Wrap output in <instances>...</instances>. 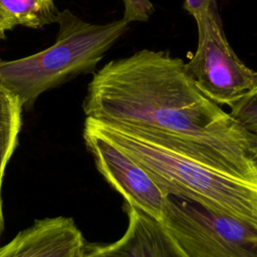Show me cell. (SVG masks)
I'll list each match as a JSON object with an SVG mask.
<instances>
[{"label": "cell", "mask_w": 257, "mask_h": 257, "mask_svg": "<svg viewBox=\"0 0 257 257\" xmlns=\"http://www.w3.org/2000/svg\"><path fill=\"white\" fill-rule=\"evenodd\" d=\"M1 192H2V182H0V237L1 233L3 231L4 227V219H3V211H2V197H1Z\"/></svg>", "instance_id": "9a60e30c"}, {"label": "cell", "mask_w": 257, "mask_h": 257, "mask_svg": "<svg viewBox=\"0 0 257 257\" xmlns=\"http://www.w3.org/2000/svg\"><path fill=\"white\" fill-rule=\"evenodd\" d=\"M186 257H257V226L191 199L166 196L161 220Z\"/></svg>", "instance_id": "277c9868"}, {"label": "cell", "mask_w": 257, "mask_h": 257, "mask_svg": "<svg viewBox=\"0 0 257 257\" xmlns=\"http://www.w3.org/2000/svg\"><path fill=\"white\" fill-rule=\"evenodd\" d=\"M198 29L197 49L185 63L196 86L217 104L230 107L257 90V70L235 54L224 33L218 4L194 16Z\"/></svg>", "instance_id": "5b68a950"}, {"label": "cell", "mask_w": 257, "mask_h": 257, "mask_svg": "<svg viewBox=\"0 0 257 257\" xmlns=\"http://www.w3.org/2000/svg\"><path fill=\"white\" fill-rule=\"evenodd\" d=\"M253 93H257V90H256V91H255V92H253ZM251 94H252V93H251Z\"/></svg>", "instance_id": "e0dca14e"}, {"label": "cell", "mask_w": 257, "mask_h": 257, "mask_svg": "<svg viewBox=\"0 0 257 257\" xmlns=\"http://www.w3.org/2000/svg\"><path fill=\"white\" fill-rule=\"evenodd\" d=\"M253 160H254L255 166H256V168H257V151H256V153H255V155H254V158H253Z\"/></svg>", "instance_id": "2e32d148"}, {"label": "cell", "mask_w": 257, "mask_h": 257, "mask_svg": "<svg viewBox=\"0 0 257 257\" xmlns=\"http://www.w3.org/2000/svg\"><path fill=\"white\" fill-rule=\"evenodd\" d=\"M86 117L257 186V136L209 99L169 51L142 49L96 71Z\"/></svg>", "instance_id": "6da1fadb"}, {"label": "cell", "mask_w": 257, "mask_h": 257, "mask_svg": "<svg viewBox=\"0 0 257 257\" xmlns=\"http://www.w3.org/2000/svg\"><path fill=\"white\" fill-rule=\"evenodd\" d=\"M83 139L99 173L125 199L126 204L161 221L166 196L149 174L118 145L101 134L87 117Z\"/></svg>", "instance_id": "8992f818"}, {"label": "cell", "mask_w": 257, "mask_h": 257, "mask_svg": "<svg viewBox=\"0 0 257 257\" xmlns=\"http://www.w3.org/2000/svg\"><path fill=\"white\" fill-rule=\"evenodd\" d=\"M217 2L218 0H185L184 9L194 17L199 12L208 9L211 5L217 4Z\"/></svg>", "instance_id": "4fadbf2b"}, {"label": "cell", "mask_w": 257, "mask_h": 257, "mask_svg": "<svg viewBox=\"0 0 257 257\" xmlns=\"http://www.w3.org/2000/svg\"><path fill=\"white\" fill-rule=\"evenodd\" d=\"M13 24L10 22V20L4 15V13L0 10V39L4 37V33L6 30L11 29Z\"/></svg>", "instance_id": "5bb4252c"}, {"label": "cell", "mask_w": 257, "mask_h": 257, "mask_svg": "<svg viewBox=\"0 0 257 257\" xmlns=\"http://www.w3.org/2000/svg\"><path fill=\"white\" fill-rule=\"evenodd\" d=\"M91 120L149 174L165 196L191 199L257 226V186L130 133Z\"/></svg>", "instance_id": "7a4b0ae2"}, {"label": "cell", "mask_w": 257, "mask_h": 257, "mask_svg": "<svg viewBox=\"0 0 257 257\" xmlns=\"http://www.w3.org/2000/svg\"><path fill=\"white\" fill-rule=\"evenodd\" d=\"M84 239L71 218L37 220L0 247V257H81Z\"/></svg>", "instance_id": "52a82bcc"}, {"label": "cell", "mask_w": 257, "mask_h": 257, "mask_svg": "<svg viewBox=\"0 0 257 257\" xmlns=\"http://www.w3.org/2000/svg\"><path fill=\"white\" fill-rule=\"evenodd\" d=\"M230 115L246 131L257 136V93L248 94L231 106Z\"/></svg>", "instance_id": "8fae6325"}, {"label": "cell", "mask_w": 257, "mask_h": 257, "mask_svg": "<svg viewBox=\"0 0 257 257\" xmlns=\"http://www.w3.org/2000/svg\"><path fill=\"white\" fill-rule=\"evenodd\" d=\"M22 108L18 97L0 81V182L17 144Z\"/></svg>", "instance_id": "9c48e42d"}, {"label": "cell", "mask_w": 257, "mask_h": 257, "mask_svg": "<svg viewBox=\"0 0 257 257\" xmlns=\"http://www.w3.org/2000/svg\"><path fill=\"white\" fill-rule=\"evenodd\" d=\"M0 10L13 26L31 28L57 22L60 13L54 0H0Z\"/></svg>", "instance_id": "30bf717a"}, {"label": "cell", "mask_w": 257, "mask_h": 257, "mask_svg": "<svg viewBox=\"0 0 257 257\" xmlns=\"http://www.w3.org/2000/svg\"><path fill=\"white\" fill-rule=\"evenodd\" d=\"M57 23L56 40L48 48L23 58L0 60V81L23 107L44 91L93 70L130 25L122 18L104 24L86 22L67 9L60 11Z\"/></svg>", "instance_id": "3957f363"}, {"label": "cell", "mask_w": 257, "mask_h": 257, "mask_svg": "<svg viewBox=\"0 0 257 257\" xmlns=\"http://www.w3.org/2000/svg\"><path fill=\"white\" fill-rule=\"evenodd\" d=\"M123 3V16L127 23L146 22L155 11L150 0H121Z\"/></svg>", "instance_id": "7c38bea8"}, {"label": "cell", "mask_w": 257, "mask_h": 257, "mask_svg": "<svg viewBox=\"0 0 257 257\" xmlns=\"http://www.w3.org/2000/svg\"><path fill=\"white\" fill-rule=\"evenodd\" d=\"M128 224L122 237L105 246H93L81 257H186L161 221L126 204Z\"/></svg>", "instance_id": "ba28073f"}]
</instances>
